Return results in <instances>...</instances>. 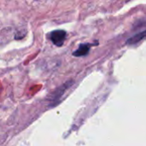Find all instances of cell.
I'll return each instance as SVG.
<instances>
[{"instance_id":"cell-4","label":"cell","mask_w":146,"mask_h":146,"mask_svg":"<svg viewBox=\"0 0 146 146\" xmlns=\"http://www.w3.org/2000/svg\"><path fill=\"white\" fill-rule=\"evenodd\" d=\"M143 39H146V30L141 32V33H139L133 35V37H131L130 38H128L127 40V44H135L142 41Z\"/></svg>"},{"instance_id":"cell-3","label":"cell","mask_w":146,"mask_h":146,"mask_svg":"<svg viewBox=\"0 0 146 146\" xmlns=\"http://www.w3.org/2000/svg\"><path fill=\"white\" fill-rule=\"evenodd\" d=\"M90 44H82L80 45V47L73 52V55L74 56L80 57V56H85L88 54L89 50H90Z\"/></svg>"},{"instance_id":"cell-2","label":"cell","mask_w":146,"mask_h":146,"mask_svg":"<svg viewBox=\"0 0 146 146\" xmlns=\"http://www.w3.org/2000/svg\"><path fill=\"white\" fill-rule=\"evenodd\" d=\"M73 85V81H67L66 83H64L63 85H62L60 87H58L51 95H50V103H56L60 100V98H62V96L63 95V93L67 91V89H68L71 86Z\"/></svg>"},{"instance_id":"cell-1","label":"cell","mask_w":146,"mask_h":146,"mask_svg":"<svg viewBox=\"0 0 146 146\" xmlns=\"http://www.w3.org/2000/svg\"><path fill=\"white\" fill-rule=\"evenodd\" d=\"M66 36H67V33L64 30H55L50 33L49 38L55 45L61 47L64 44Z\"/></svg>"}]
</instances>
